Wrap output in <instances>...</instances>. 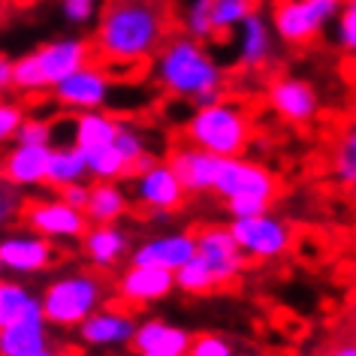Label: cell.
Instances as JSON below:
<instances>
[{
    "label": "cell",
    "instance_id": "33",
    "mask_svg": "<svg viewBox=\"0 0 356 356\" xmlns=\"http://www.w3.org/2000/svg\"><path fill=\"white\" fill-rule=\"evenodd\" d=\"M175 281L184 293H193V296H209V293H218V281L211 275L209 263L202 257H193L191 263H184L181 269L175 272Z\"/></svg>",
    "mask_w": 356,
    "mask_h": 356
},
{
    "label": "cell",
    "instance_id": "10",
    "mask_svg": "<svg viewBox=\"0 0 356 356\" xmlns=\"http://www.w3.org/2000/svg\"><path fill=\"white\" fill-rule=\"evenodd\" d=\"M22 224L42 238H85L88 215L64 200H28L22 211Z\"/></svg>",
    "mask_w": 356,
    "mask_h": 356
},
{
    "label": "cell",
    "instance_id": "16",
    "mask_svg": "<svg viewBox=\"0 0 356 356\" xmlns=\"http://www.w3.org/2000/svg\"><path fill=\"white\" fill-rule=\"evenodd\" d=\"M51 148L46 145H19L13 142L3 154V184L13 188H40L49 178Z\"/></svg>",
    "mask_w": 356,
    "mask_h": 356
},
{
    "label": "cell",
    "instance_id": "34",
    "mask_svg": "<svg viewBox=\"0 0 356 356\" xmlns=\"http://www.w3.org/2000/svg\"><path fill=\"white\" fill-rule=\"evenodd\" d=\"M332 40L344 58L356 60V0H344L341 13L332 24Z\"/></svg>",
    "mask_w": 356,
    "mask_h": 356
},
{
    "label": "cell",
    "instance_id": "4",
    "mask_svg": "<svg viewBox=\"0 0 356 356\" xmlns=\"http://www.w3.org/2000/svg\"><path fill=\"white\" fill-rule=\"evenodd\" d=\"M109 293H112L109 278L100 269L67 275V278L51 281L42 290V311H46L49 323H55L60 329L82 326L88 317L97 314V308L103 305V299Z\"/></svg>",
    "mask_w": 356,
    "mask_h": 356
},
{
    "label": "cell",
    "instance_id": "19",
    "mask_svg": "<svg viewBox=\"0 0 356 356\" xmlns=\"http://www.w3.org/2000/svg\"><path fill=\"white\" fill-rule=\"evenodd\" d=\"M197 257V233H175V236H160L148 238L133 251V263L139 266H157V269L178 272L184 263Z\"/></svg>",
    "mask_w": 356,
    "mask_h": 356
},
{
    "label": "cell",
    "instance_id": "14",
    "mask_svg": "<svg viewBox=\"0 0 356 356\" xmlns=\"http://www.w3.org/2000/svg\"><path fill=\"white\" fill-rule=\"evenodd\" d=\"M275 55H278V33L269 15L257 10L236 31V67L245 73H263L266 67H272Z\"/></svg>",
    "mask_w": 356,
    "mask_h": 356
},
{
    "label": "cell",
    "instance_id": "24",
    "mask_svg": "<svg viewBox=\"0 0 356 356\" xmlns=\"http://www.w3.org/2000/svg\"><path fill=\"white\" fill-rule=\"evenodd\" d=\"M91 181V169H88V157L82 148H76L73 142L51 148V160H49V178L46 184L55 191H64L70 184H82Z\"/></svg>",
    "mask_w": 356,
    "mask_h": 356
},
{
    "label": "cell",
    "instance_id": "39",
    "mask_svg": "<svg viewBox=\"0 0 356 356\" xmlns=\"http://www.w3.org/2000/svg\"><path fill=\"white\" fill-rule=\"evenodd\" d=\"M188 356H233V347H229V341H224L220 335L202 332V335H193Z\"/></svg>",
    "mask_w": 356,
    "mask_h": 356
},
{
    "label": "cell",
    "instance_id": "30",
    "mask_svg": "<svg viewBox=\"0 0 356 356\" xmlns=\"http://www.w3.org/2000/svg\"><path fill=\"white\" fill-rule=\"evenodd\" d=\"M13 91L22 94V97H37V94L51 91L49 82H46V73H42V67H40L37 51L15 55V82H13Z\"/></svg>",
    "mask_w": 356,
    "mask_h": 356
},
{
    "label": "cell",
    "instance_id": "12",
    "mask_svg": "<svg viewBox=\"0 0 356 356\" xmlns=\"http://www.w3.org/2000/svg\"><path fill=\"white\" fill-rule=\"evenodd\" d=\"M40 58V67L46 73L49 88L60 85L67 76L79 73L82 67L94 64L97 51H94V40L82 37V33H60V37L42 42V46L33 49Z\"/></svg>",
    "mask_w": 356,
    "mask_h": 356
},
{
    "label": "cell",
    "instance_id": "45",
    "mask_svg": "<svg viewBox=\"0 0 356 356\" xmlns=\"http://www.w3.org/2000/svg\"><path fill=\"white\" fill-rule=\"evenodd\" d=\"M347 326H350L353 332H356V305H353V311H350V320H347Z\"/></svg>",
    "mask_w": 356,
    "mask_h": 356
},
{
    "label": "cell",
    "instance_id": "3",
    "mask_svg": "<svg viewBox=\"0 0 356 356\" xmlns=\"http://www.w3.org/2000/svg\"><path fill=\"white\" fill-rule=\"evenodd\" d=\"M181 136L191 145H200L218 157H242L254 139V118L242 100H224L193 109L181 124Z\"/></svg>",
    "mask_w": 356,
    "mask_h": 356
},
{
    "label": "cell",
    "instance_id": "29",
    "mask_svg": "<svg viewBox=\"0 0 356 356\" xmlns=\"http://www.w3.org/2000/svg\"><path fill=\"white\" fill-rule=\"evenodd\" d=\"M211 3H215V0H188L181 10V33H188V37L200 40V42L218 40Z\"/></svg>",
    "mask_w": 356,
    "mask_h": 356
},
{
    "label": "cell",
    "instance_id": "36",
    "mask_svg": "<svg viewBox=\"0 0 356 356\" xmlns=\"http://www.w3.org/2000/svg\"><path fill=\"white\" fill-rule=\"evenodd\" d=\"M311 356H356V332L350 326L332 329V332L314 347Z\"/></svg>",
    "mask_w": 356,
    "mask_h": 356
},
{
    "label": "cell",
    "instance_id": "2",
    "mask_svg": "<svg viewBox=\"0 0 356 356\" xmlns=\"http://www.w3.org/2000/svg\"><path fill=\"white\" fill-rule=\"evenodd\" d=\"M209 46L211 42H200L181 31L172 33L151 60L154 85L172 100L188 103L191 109L224 100L229 76Z\"/></svg>",
    "mask_w": 356,
    "mask_h": 356
},
{
    "label": "cell",
    "instance_id": "17",
    "mask_svg": "<svg viewBox=\"0 0 356 356\" xmlns=\"http://www.w3.org/2000/svg\"><path fill=\"white\" fill-rule=\"evenodd\" d=\"M175 272L169 269H157V266H139L133 263L127 272L118 278L115 290L124 305H145V302L163 299L169 290L175 287Z\"/></svg>",
    "mask_w": 356,
    "mask_h": 356
},
{
    "label": "cell",
    "instance_id": "9",
    "mask_svg": "<svg viewBox=\"0 0 356 356\" xmlns=\"http://www.w3.org/2000/svg\"><path fill=\"white\" fill-rule=\"evenodd\" d=\"M197 257H202V260L209 263V269L218 281V290L233 287L245 269V260H248L242 245L236 242L233 229L218 227V224L197 229Z\"/></svg>",
    "mask_w": 356,
    "mask_h": 356
},
{
    "label": "cell",
    "instance_id": "8",
    "mask_svg": "<svg viewBox=\"0 0 356 356\" xmlns=\"http://www.w3.org/2000/svg\"><path fill=\"white\" fill-rule=\"evenodd\" d=\"M266 103L284 124L293 127H308L320 115L317 88L302 76H275L266 85Z\"/></svg>",
    "mask_w": 356,
    "mask_h": 356
},
{
    "label": "cell",
    "instance_id": "43",
    "mask_svg": "<svg viewBox=\"0 0 356 356\" xmlns=\"http://www.w3.org/2000/svg\"><path fill=\"white\" fill-rule=\"evenodd\" d=\"M15 191H19V188H13V184H3V211H0V215H3L6 224L13 220V211L19 218H22V211H24V202L19 200V193H15Z\"/></svg>",
    "mask_w": 356,
    "mask_h": 356
},
{
    "label": "cell",
    "instance_id": "13",
    "mask_svg": "<svg viewBox=\"0 0 356 356\" xmlns=\"http://www.w3.org/2000/svg\"><path fill=\"white\" fill-rule=\"evenodd\" d=\"M130 184H133V200H136L145 211H154V215L178 211L184 206V197H188L184 184L178 181L175 169L169 166L166 160H160V163L154 169H148V172L130 178Z\"/></svg>",
    "mask_w": 356,
    "mask_h": 356
},
{
    "label": "cell",
    "instance_id": "27",
    "mask_svg": "<svg viewBox=\"0 0 356 356\" xmlns=\"http://www.w3.org/2000/svg\"><path fill=\"white\" fill-rule=\"evenodd\" d=\"M88 169H91V181H121L130 178V160L124 157V151L115 145H103L94 151H85Z\"/></svg>",
    "mask_w": 356,
    "mask_h": 356
},
{
    "label": "cell",
    "instance_id": "32",
    "mask_svg": "<svg viewBox=\"0 0 356 356\" xmlns=\"http://www.w3.org/2000/svg\"><path fill=\"white\" fill-rule=\"evenodd\" d=\"M40 299H33L28 290L19 287L13 281H3L0 284V329L19 323L22 317H28V311L37 305Z\"/></svg>",
    "mask_w": 356,
    "mask_h": 356
},
{
    "label": "cell",
    "instance_id": "28",
    "mask_svg": "<svg viewBox=\"0 0 356 356\" xmlns=\"http://www.w3.org/2000/svg\"><path fill=\"white\" fill-rule=\"evenodd\" d=\"M257 10H263V0H215L211 3V15H215L218 40L233 37Z\"/></svg>",
    "mask_w": 356,
    "mask_h": 356
},
{
    "label": "cell",
    "instance_id": "42",
    "mask_svg": "<svg viewBox=\"0 0 356 356\" xmlns=\"http://www.w3.org/2000/svg\"><path fill=\"white\" fill-rule=\"evenodd\" d=\"M60 200L70 202V206L79 209V211H85V209H88V200H91V181L70 184V188L60 191Z\"/></svg>",
    "mask_w": 356,
    "mask_h": 356
},
{
    "label": "cell",
    "instance_id": "1",
    "mask_svg": "<svg viewBox=\"0 0 356 356\" xmlns=\"http://www.w3.org/2000/svg\"><path fill=\"white\" fill-rule=\"evenodd\" d=\"M172 13L166 0H109L91 33L97 60L112 73L151 64L163 49Z\"/></svg>",
    "mask_w": 356,
    "mask_h": 356
},
{
    "label": "cell",
    "instance_id": "38",
    "mask_svg": "<svg viewBox=\"0 0 356 356\" xmlns=\"http://www.w3.org/2000/svg\"><path fill=\"white\" fill-rule=\"evenodd\" d=\"M28 121V109L22 100H3L0 103V139L15 142V133L22 130V124Z\"/></svg>",
    "mask_w": 356,
    "mask_h": 356
},
{
    "label": "cell",
    "instance_id": "40",
    "mask_svg": "<svg viewBox=\"0 0 356 356\" xmlns=\"http://www.w3.org/2000/svg\"><path fill=\"white\" fill-rule=\"evenodd\" d=\"M229 218H260V215H269L272 202L269 200H260V197H238V200H229L224 202Z\"/></svg>",
    "mask_w": 356,
    "mask_h": 356
},
{
    "label": "cell",
    "instance_id": "21",
    "mask_svg": "<svg viewBox=\"0 0 356 356\" xmlns=\"http://www.w3.org/2000/svg\"><path fill=\"white\" fill-rule=\"evenodd\" d=\"M79 332L88 344H121V341H133L139 332L136 320H133L124 308H103L91 314L79 326Z\"/></svg>",
    "mask_w": 356,
    "mask_h": 356
},
{
    "label": "cell",
    "instance_id": "35",
    "mask_svg": "<svg viewBox=\"0 0 356 356\" xmlns=\"http://www.w3.org/2000/svg\"><path fill=\"white\" fill-rule=\"evenodd\" d=\"M19 145H46L55 148V121L42 118V115H28V121L22 124V130L15 133Z\"/></svg>",
    "mask_w": 356,
    "mask_h": 356
},
{
    "label": "cell",
    "instance_id": "25",
    "mask_svg": "<svg viewBox=\"0 0 356 356\" xmlns=\"http://www.w3.org/2000/svg\"><path fill=\"white\" fill-rule=\"evenodd\" d=\"M127 209L130 200L118 181H91V200L85 209L91 224H118Z\"/></svg>",
    "mask_w": 356,
    "mask_h": 356
},
{
    "label": "cell",
    "instance_id": "20",
    "mask_svg": "<svg viewBox=\"0 0 356 356\" xmlns=\"http://www.w3.org/2000/svg\"><path fill=\"white\" fill-rule=\"evenodd\" d=\"M46 311H42V299L28 311V317H22L19 323L6 326L0 332V353L3 356H33L46 350Z\"/></svg>",
    "mask_w": 356,
    "mask_h": 356
},
{
    "label": "cell",
    "instance_id": "31",
    "mask_svg": "<svg viewBox=\"0 0 356 356\" xmlns=\"http://www.w3.org/2000/svg\"><path fill=\"white\" fill-rule=\"evenodd\" d=\"M106 3L109 0H58V13L70 31H94Z\"/></svg>",
    "mask_w": 356,
    "mask_h": 356
},
{
    "label": "cell",
    "instance_id": "18",
    "mask_svg": "<svg viewBox=\"0 0 356 356\" xmlns=\"http://www.w3.org/2000/svg\"><path fill=\"white\" fill-rule=\"evenodd\" d=\"M58 257L55 245L42 236H6L0 242V263L6 272H42L46 266L58 263Z\"/></svg>",
    "mask_w": 356,
    "mask_h": 356
},
{
    "label": "cell",
    "instance_id": "46",
    "mask_svg": "<svg viewBox=\"0 0 356 356\" xmlns=\"http://www.w3.org/2000/svg\"><path fill=\"white\" fill-rule=\"evenodd\" d=\"M33 356H58L55 350H49V347H46V350H40V353H33Z\"/></svg>",
    "mask_w": 356,
    "mask_h": 356
},
{
    "label": "cell",
    "instance_id": "6",
    "mask_svg": "<svg viewBox=\"0 0 356 356\" xmlns=\"http://www.w3.org/2000/svg\"><path fill=\"white\" fill-rule=\"evenodd\" d=\"M51 100L55 106L67 112H97V109H106L115 94V76L112 70L100 64V60H94V64L82 67L79 73L67 76L60 85L51 88Z\"/></svg>",
    "mask_w": 356,
    "mask_h": 356
},
{
    "label": "cell",
    "instance_id": "23",
    "mask_svg": "<svg viewBox=\"0 0 356 356\" xmlns=\"http://www.w3.org/2000/svg\"><path fill=\"white\" fill-rule=\"evenodd\" d=\"M82 248H85L88 260L100 272H106L121 263V257L127 254V248H130V238L118 224H94L88 229V236L82 238Z\"/></svg>",
    "mask_w": 356,
    "mask_h": 356
},
{
    "label": "cell",
    "instance_id": "11",
    "mask_svg": "<svg viewBox=\"0 0 356 356\" xmlns=\"http://www.w3.org/2000/svg\"><path fill=\"white\" fill-rule=\"evenodd\" d=\"M236 242L242 245V251L254 260H275V257L287 254L293 245V229L287 220L275 215H260V218H236L233 224Z\"/></svg>",
    "mask_w": 356,
    "mask_h": 356
},
{
    "label": "cell",
    "instance_id": "26",
    "mask_svg": "<svg viewBox=\"0 0 356 356\" xmlns=\"http://www.w3.org/2000/svg\"><path fill=\"white\" fill-rule=\"evenodd\" d=\"M329 175L338 188L356 191V121L344 124L329 151Z\"/></svg>",
    "mask_w": 356,
    "mask_h": 356
},
{
    "label": "cell",
    "instance_id": "5",
    "mask_svg": "<svg viewBox=\"0 0 356 356\" xmlns=\"http://www.w3.org/2000/svg\"><path fill=\"white\" fill-rule=\"evenodd\" d=\"M344 0H275L272 3V28L287 46H311L332 28Z\"/></svg>",
    "mask_w": 356,
    "mask_h": 356
},
{
    "label": "cell",
    "instance_id": "15",
    "mask_svg": "<svg viewBox=\"0 0 356 356\" xmlns=\"http://www.w3.org/2000/svg\"><path fill=\"white\" fill-rule=\"evenodd\" d=\"M220 160L224 157L211 154V151L200 148V145H191V142L172 145L166 154V163L175 169L178 181L184 184L188 193H215V178H218Z\"/></svg>",
    "mask_w": 356,
    "mask_h": 356
},
{
    "label": "cell",
    "instance_id": "41",
    "mask_svg": "<svg viewBox=\"0 0 356 356\" xmlns=\"http://www.w3.org/2000/svg\"><path fill=\"white\" fill-rule=\"evenodd\" d=\"M166 323L163 320H148V323H142L139 326V332H136V338H133V347H136V350L145 356V353H151L154 350V347L160 344V338L166 335Z\"/></svg>",
    "mask_w": 356,
    "mask_h": 356
},
{
    "label": "cell",
    "instance_id": "37",
    "mask_svg": "<svg viewBox=\"0 0 356 356\" xmlns=\"http://www.w3.org/2000/svg\"><path fill=\"white\" fill-rule=\"evenodd\" d=\"M115 145L124 151V157L130 160V166L136 163L142 154H148V139H145V133H142L136 124H130V121H121V130H118V139H115Z\"/></svg>",
    "mask_w": 356,
    "mask_h": 356
},
{
    "label": "cell",
    "instance_id": "44",
    "mask_svg": "<svg viewBox=\"0 0 356 356\" xmlns=\"http://www.w3.org/2000/svg\"><path fill=\"white\" fill-rule=\"evenodd\" d=\"M13 82H15V58L3 55L0 58V88H3V94H13Z\"/></svg>",
    "mask_w": 356,
    "mask_h": 356
},
{
    "label": "cell",
    "instance_id": "22",
    "mask_svg": "<svg viewBox=\"0 0 356 356\" xmlns=\"http://www.w3.org/2000/svg\"><path fill=\"white\" fill-rule=\"evenodd\" d=\"M121 121L112 112L97 109V112H79L70 121V142L82 151H94L103 145H112L118 139Z\"/></svg>",
    "mask_w": 356,
    "mask_h": 356
},
{
    "label": "cell",
    "instance_id": "7",
    "mask_svg": "<svg viewBox=\"0 0 356 356\" xmlns=\"http://www.w3.org/2000/svg\"><path fill=\"white\" fill-rule=\"evenodd\" d=\"M278 191H281V181L269 166L248 160L245 154L220 160V169L215 178V197H220L224 202L238 200V197H260V200L275 202Z\"/></svg>",
    "mask_w": 356,
    "mask_h": 356
}]
</instances>
